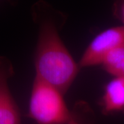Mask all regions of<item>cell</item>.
I'll use <instances>...</instances> for the list:
<instances>
[{
  "label": "cell",
  "mask_w": 124,
  "mask_h": 124,
  "mask_svg": "<svg viewBox=\"0 0 124 124\" xmlns=\"http://www.w3.org/2000/svg\"><path fill=\"white\" fill-rule=\"evenodd\" d=\"M36 76L65 94L79 72V65L59 35L55 22L41 19L35 56Z\"/></svg>",
  "instance_id": "cell-1"
},
{
  "label": "cell",
  "mask_w": 124,
  "mask_h": 124,
  "mask_svg": "<svg viewBox=\"0 0 124 124\" xmlns=\"http://www.w3.org/2000/svg\"><path fill=\"white\" fill-rule=\"evenodd\" d=\"M63 94L35 77L31 91L28 116L39 124H66L72 116Z\"/></svg>",
  "instance_id": "cell-2"
},
{
  "label": "cell",
  "mask_w": 124,
  "mask_h": 124,
  "mask_svg": "<svg viewBox=\"0 0 124 124\" xmlns=\"http://www.w3.org/2000/svg\"><path fill=\"white\" fill-rule=\"evenodd\" d=\"M124 44V26L112 27L102 31L90 43L79 62V67L101 65L114 49Z\"/></svg>",
  "instance_id": "cell-3"
},
{
  "label": "cell",
  "mask_w": 124,
  "mask_h": 124,
  "mask_svg": "<svg viewBox=\"0 0 124 124\" xmlns=\"http://www.w3.org/2000/svg\"><path fill=\"white\" fill-rule=\"evenodd\" d=\"M13 72L11 63L6 57H0V124H22L19 110L8 84Z\"/></svg>",
  "instance_id": "cell-4"
},
{
  "label": "cell",
  "mask_w": 124,
  "mask_h": 124,
  "mask_svg": "<svg viewBox=\"0 0 124 124\" xmlns=\"http://www.w3.org/2000/svg\"><path fill=\"white\" fill-rule=\"evenodd\" d=\"M101 106L106 115L124 112V78L114 77L108 83L101 100Z\"/></svg>",
  "instance_id": "cell-5"
},
{
  "label": "cell",
  "mask_w": 124,
  "mask_h": 124,
  "mask_svg": "<svg viewBox=\"0 0 124 124\" xmlns=\"http://www.w3.org/2000/svg\"><path fill=\"white\" fill-rule=\"evenodd\" d=\"M101 65L114 77L124 78V44L111 51Z\"/></svg>",
  "instance_id": "cell-6"
},
{
  "label": "cell",
  "mask_w": 124,
  "mask_h": 124,
  "mask_svg": "<svg viewBox=\"0 0 124 124\" xmlns=\"http://www.w3.org/2000/svg\"><path fill=\"white\" fill-rule=\"evenodd\" d=\"M113 15L124 26V0H114Z\"/></svg>",
  "instance_id": "cell-7"
},
{
  "label": "cell",
  "mask_w": 124,
  "mask_h": 124,
  "mask_svg": "<svg viewBox=\"0 0 124 124\" xmlns=\"http://www.w3.org/2000/svg\"><path fill=\"white\" fill-rule=\"evenodd\" d=\"M66 124H88V123L85 122L81 117L80 118L79 115L72 112V116Z\"/></svg>",
  "instance_id": "cell-8"
}]
</instances>
